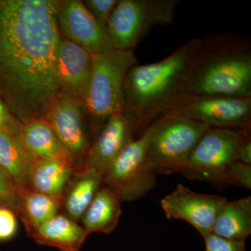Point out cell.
Instances as JSON below:
<instances>
[{
    "instance_id": "cell-1",
    "label": "cell",
    "mask_w": 251,
    "mask_h": 251,
    "mask_svg": "<svg viewBox=\"0 0 251 251\" xmlns=\"http://www.w3.org/2000/svg\"><path fill=\"white\" fill-rule=\"evenodd\" d=\"M57 0H0V95L20 122L44 119L61 94Z\"/></svg>"
},
{
    "instance_id": "cell-2",
    "label": "cell",
    "mask_w": 251,
    "mask_h": 251,
    "mask_svg": "<svg viewBox=\"0 0 251 251\" xmlns=\"http://www.w3.org/2000/svg\"><path fill=\"white\" fill-rule=\"evenodd\" d=\"M201 44L202 39H193L159 62L130 68L124 92L125 112L134 124L135 135L143 133L183 97L185 80Z\"/></svg>"
},
{
    "instance_id": "cell-3",
    "label": "cell",
    "mask_w": 251,
    "mask_h": 251,
    "mask_svg": "<svg viewBox=\"0 0 251 251\" xmlns=\"http://www.w3.org/2000/svg\"><path fill=\"white\" fill-rule=\"evenodd\" d=\"M242 36L202 39L185 80L183 97L251 98V49Z\"/></svg>"
},
{
    "instance_id": "cell-4",
    "label": "cell",
    "mask_w": 251,
    "mask_h": 251,
    "mask_svg": "<svg viewBox=\"0 0 251 251\" xmlns=\"http://www.w3.org/2000/svg\"><path fill=\"white\" fill-rule=\"evenodd\" d=\"M137 62L133 50L92 54V72L81 105L95 131L112 115L125 112V81Z\"/></svg>"
},
{
    "instance_id": "cell-5",
    "label": "cell",
    "mask_w": 251,
    "mask_h": 251,
    "mask_svg": "<svg viewBox=\"0 0 251 251\" xmlns=\"http://www.w3.org/2000/svg\"><path fill=\"white\" fill-rule=\"evenodd\" d=\"M207 126L176 115H166L148 127L146 150L149 168L155 174L171 175L184 169Z\"/></svg>"
},
{
    "instance_id": "cell-6",
    "label": "cell",
    "mask_w": 251,
    "mask_h": 251,
    "mask_svg": "<svg viewBox=\"0 0 251 251\" xmlns=\"http://www.w3.org/2000/svg\"><path fill=\"white\" fill-rule=\"evenodd\" d=\"M179 2L178 0H119L106 27L114 49L133 50L151 28L171 25Z\"/></svg>"
},
{
    "instance_id": "cell-7",
    "label": "cell",
    "mask_w": 251,
    "mask_h": 251,
    "mask_svg": "<svg viewBox=\"0 0 251 251\" xmlns=\"http://www.w3.org/2000/svg\"><path fill=\"white\" fill-rule=\"evenodd\" d=\"M246 129L208 128L193 149L181 174L188 179L224 184L227 170L238 161V148Z\"/></svg>"
},
{
    "instance_id": "cell-8",
    "label": "cell",
    "mask_w": 251,
    "mask_h": 251,
    "mask_svg": "<svg viewBox=\"0 0 251 251\" xmlns=\"http://www.w3.org/2000/svg\"><path fill=\"white\" fill-rule=\"evenodd\" d=\"M148 129L132 140L114 160L103 176L106 186L122 201H136L156 186V175L146 161Z\"/></svg>"
},
{
    "instance_id": "cell-9",
    "label": "cell",
    "mask_w": 251,
    "mask_h": 251,
    "mask_svg": "<svg viewBox=\"0 0 251 251\" xmlns=\"http://www.w3.org/2000/svg\"><path fill=\"white\" fill-rule=\"evenodd\" d=\"M176 115L209 128H251V98L230 97H181L161 117ZM158 118V119H159Z\"/></svg>"
},
{
    "instance_id": "cell-10",
    "label": "cell",
    "mask_w": 251,
    "mask_h": 251,
    "mask_svg": "<svg viewBox=\"0 0 251 251\" xmlns=\"http://www.w3.org/2000/svg\"><path fill=\"white\" fill-rule=\"evenodd\" d=\"M228 200L221 196L201 194L184 185H177L161 201L168 219L184 220L203 237L212 234L216 218Z\"/></svg>"
},
{
    "instance_id": "cell-11",
    "label": "cell",
    "mask_w": 251,
    "mask_h": 251,
    "mask_svg": "<svg viewBox=\"0 0 251 251\" xmlns=\"http://www.w3.org/2000/svg\"><path fill=\"white\" fill-rule=\"evenodd\" d=\"M85 112L79 100L61 93L43 120L51 127L61 143L71 153L75 166L90 148V132Z\"/></svg>"
},
{
    "instance_id": "cell-12",
    "label": "cell",
    "mask_w": 251,
    "mask_h": 251,
    "mask_svg": "<svg viewBox=\"0 0 251 251\" xmlns=\"http://www.w3.org/2000/svg\"><path fill=\"white\" fill-rule=\"evenodd\" d=\"M57 23L64 38L90 53H101L114 49L106 31L96 21L82 1H61Z\"/></svg>"
},
{
    "instance_id": "cell-13",
    "label": "cell",
    "mask_w": 251,
    "mask_h": 251,
    "mask_svg": "<svg viewBox=\"0 0 251 251\" xmlns=\"http://www.w3.org/2000/svg\"><path fill=\"white\" fill-rule=\"evenodd\" d=\"M134 136V124L126 112L112 115L97 132L81 168L95 170L103 176Z\"/></svg>"
},
{
    "instance_id": "cell-14",
    "label": "cell",
    "mask_w": 251,
    "mask_h": 251,
    "mask_svg": "<svg viewBox=\"0 0 251 251\" xmlns=\"http://www.w3.org/2000/svg\"><path fill=\"white\" fill-rule=\"evenodd\" d=\"M92 54L61 36L55 59V74L61 93L82 101L88 87Z\"/></svg>"
},
{
    "instance_id": "cell-15",
    "label": "cell",
    "mask_w": 251,
    "mask_h": 251,
    "mask_svg": "<svg viewBox=\"0 0 251 251\" xmlns=\"http://www.w3.org/2000/svg\"><path fill=\"white\" fill-rule=\"evenodd\" d=\"M18 140L34 159L64 162L72 165L76 170L74 158L43 119L21 122Z\"/></svg>"
},
{
    "instance_id": "cell-16",
    "label": "cell",
    "mask_w": 251,
    "mask_h": 251,
    "mask_svg": "<svg viewBox=\"0 0 251 251\" xmlns=\"http://www.w3.org/2000/svg\"><path fill=\"white\" fill-rule=\"evenodd\" d=\"M29 236L40 245L61 251H80L88 234L76 221L58 214Z\"/></svg>"
},
{
    "instance_id": "cell-17",
    "label": "cell",
    "mask_w": 251,
    "mask_h": 251,
    "mask_svg": "<svg viewBox=\"0 0 251 251\" xmlns=\"http://www.w3.org/2000/svg\"><path fill=\"white\" fill-rule=\"evenodd\" d=\"M102 186L103 175L99 172L84 168L75 171L63 195L66 216L76 222L82 219Z\"/></svg>"
},
{
    "instance_id": "cell-18",
    "label": "cell",
    "mask_w": 251,
    "mask_h": 251,
    "mask_svg": "<svg viewBox=\"0 0 251 251\" xmlns=\"http://www.w3.org/2000/svg\"><path fill=\"white\" fill-rule=\"evenodd\" d=\"M122 215L121 201L110 188L102 186L82 216V227L87 234H108L116 228Z\"/></svg>"
},
{
    "instance_id": "cell-19",
    "label": "cell",
    "mask_w": 251,
    "mask_h": 251,
    "mask_svg": "<svg viewBox=\"0 0 251 251\" xmlns=\"http://www.w3.org/2000/svg\"><path fill=\"white\" fill-rule=\"evenodd\" d=\"M75 167L54 160L35 159L29 175V190L49 196L63 197Z\"/></svg>"
},
{
    "instance_id": "cell-20",
    "label": "cell",
    "mask_w": 251,
    "mask_h": 251,
    "mask_svg": "<svg viewBox=\"0 0 251 251\" xmlns=\"http://www.w3.org/2000/svg\"><path fill=\"white\" fill-rule=\"evenodd\" d=\"M34 158L16 137L0 131V167L21 195L29 190V175Z\"/></svg>"
},
{
    "instance_id": "cell-21",
    "label": "cell",
    "mask_w": 251,
    "mask_h": 251,
    "mask_svg": "<svg viewBox=\"0 0 251 251\" xmlns=\"http://www.w3.org/2000/svg\"><path fill=\"white\" fill-rule=\"evenodd\" d=\"M212 234L228 240H246L251 234V198L227 201L216 218Z\"/></svg>"
},
{
    "instance_id": "cell-22",
    "label": "cell",
    "mask_w": 251,
    "mask_h": 251,
    "mask_svg": "<svg viewBox=\"0 0 251 251\" xmlns=\"http://www.w3.org/2000/svg\"><path fill=\"white\" fill-rule=\"evenodd\" d=\"M62 204L63 197L31 190L23 193L17 215L22 221L28 235L58 214Z\"/></svg>"
},
{
    "instance_id": "cell-23",
    "label": "cell",
    "mask_w": 251,
    "mask_h": 251,
    "mask_svg": "<svg viewBox=\"0 0 251 251\" xmlns=\"http://www.w3.org/2000/svg\"><path fill=\"white\" fill-rule=\"evenodd\" d=\"M21 195L7 173L0 167V200L18 214Z\"/></svg>"
},
{
    "instance_id": "cell-24",
    "label": "cell",
    "mask_w": 251,
    "mask_h": 251,
    "mask_svg": "<svg viewBox=\"0 0 251 251\" xmlns=\"http://www.w3.org/2000/svg\"><path fill=\"white\" fill-rule=\"evenodd\" d=\"M118 1L119 0H85L82 1L96 21L106 31L107 24Z\"/></svg>"
},
{
    "instance_id": "cell-25",
    "label": "cell",
    "mask_w": 251,
    "mask_h": 251,
    "mask_svg": "<svg viewBox=\"0 0 251 251\" xmlns=\"http://www.w3.org/2000/svg\"><path fill=\"white\" fill-rule=\"evenodd\" d=\"M224 184L235 185L251 190V166L242 162H234L227 170L225 176Z\"/></svg>"
},
{
    "instance_id": "cell-26",
    "label": "cell",
    "mask_w": 251,
    "mask_h": 251,
    "mask_svg": "<svg viewBox=\"0 0 251 251\" xmlns=\"http://www.w3.org/2000/svg\"><path fill=\"white\" fill-rule=\"evenodd\" d=\"M18 215L8 206H0V242L11 240L18 232Z\"/></svg>"
},
{
    "instance_id": "cell-27",
    "label": "cell",
    "mask_w": 251,
    "mask_h": 251,
    "mask_svg": "<svg viewBox=\"0 0 251 251\" xmlns=\"http://www.w3.org/2000/svg\"><path fill=\"white\" fill-rule=\"evenodd\" d=\"M203 238L206 251H247L246 240H228L213 234Z\"/></svg>"
},
{
    "instance_id": "cell-28",
    "label": "cell",
    "mask_w": 251,
    "mask_h": 251,
    "mask_svg": "<svg viewBox=\"0 0 251 251\" xmlns=\"http://www.w3.org/2000/svg\"><path fill=\"white\" fill-rule=\"evenodd\" d=\"M21 122L13 115L0 97V131L8 133L18 139Z\"/></svg>"
},
{
    "instance_id": "cell-29",
    "label": "cell",
    "mask_w": 251,
    "mask_h": 251,
    "mask_svg": "<svg viewBox=\"0 0 251 251\" xmlns=\"http://www.w3.org/2000/svg\"><path fill=\"white\" fill-rule=\"evenodd\" d=\"M251 128L244 130L237 151V161L251 166Z\"/></svg>"
},
{
    "instance_id": "cell-30",
    "label": "cell",
    "mask_w": 251,
    "mask_h": 251,
    "mask_svg": "<svg viewBox=\"0 0 251 251\" xmlns=\"http://www.w3.org/2000/svg\"><path fill=\"white\" fill-rule=\"evenodd\" d=\"M4 205L7 206V205H6V204H5L4 202H3V201H1V200H0V206H4Z\"/></svg>"
}]
</instances>
